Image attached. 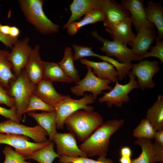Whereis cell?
<instances>
[{"instance_id":"obj_1","label":"cell","mask_w":163,"mask_h":163,"mask_svg":"<svg viewBox=\"0 0 163 163\" xmlns=\"http://www.w3.org/2000/svg\"><path fill=\"white\" fill-rule=\"evenodd\" d=\"M123 119L109 120L103 122L79 147L88 156L106 158L111 136L123 126Z\"/></svg>"},{"instance_id":"obj_2","label":"cell","mask_w":163,"mask_h":163,"mask_svg":"<svg viewBox=\"0 0 163 163\" xmlns=\"http://www.w3.org/2000/svg\"><path fill=\"white\" fill-rule=\"evenodd\" d=\"M103 122L102 117L98 112L82 110L68 117L64 125L78 141L82 142Z\"/></svg>"},{"instance_id":"obj_3","label":"cell","mask_w":163,"mask_h":163,"mask_svg":"<svg viewBox=\"0 0 163 163\" xmlns=\"http://www.w3.org/2000/svg\"><path fill=\"white\" fill-rule=\"evenodd\" d=\"M20 8L28 21L43 34L58 32L60 26L53 22L46 15L43 0H19Z\"/></svg>"},{"instance_id":"obj_4","label":"cell","mask_w":163,"mask_h":163,"mask_svg":"<svg viewBox=\"0 0 163 163\" xmlns=\"http://www.w3.org/2000/svg\"><path fill=\"white\" fill-rule=\"evenodd\" d=\"M36 85L29 79L24 69L10 85L8 93L14 99L17 114L20 121L22 115L25 113Z\"/></svg>"},{"instance_id":"obj_5","label":"cell","mask_w":163,"mask_h":163,"mask_svg":"<svg viewBox=\"0 0 163 163\" xmlns=\"http://www.w3.org/2000/svg\"><path fill=\"white\" fill-rule=\"evenodd\" d=\"M95 101L91 94H86L78 99L70 97L57 104L54 107L56 113L57 129H63L66 119L76 111L82 110H94V107L90 104Z\"/></svg>"},{"instance_id":"obj_6","label":"cell","mask_w":163,"mask_h":163,"mask_svg":"<svg viewBox=\"0 0 163 163\" xmlns=\"http://www.w3.org/2000/svg\"><path fill=\"white\" fill-rule=\"evenodd\" d=\"M91 34L94 38L103 44V46L99 49L105 53L106 56L116 58L120 62L126 65L132 64L133 61H140V57L126 45L117 41L105 39L95 30L92 32Z\"/></svg>"},{"instance_id":"obj_7","label":"cell","mask_w":163,"mask_h":163,"mask_svg":"<svg viewBox=\"0 0 163 163\" xmlns=\"http://www.w3.org/2000/svg\"><path fill=\"white\" fill-rule=\"evenodd\" d=\"M87 74L82 80L75 82L76 85L70 88V91L73 94L78 96H82L86 92L92 93L96 101L98 95L105 90L110 91L113 88L109 84L112 82L107 79L99 78L93 72L92 69L86 66Z\"/></svg>"},{"instance_id":"obj_8","label":"cell","mask_w":163,"mask_h":163,"mask_svg":"<svg viewBox=\"0 0 163 163\" xmlns=\"http://www.w3.org/2000/svg\"><path fill=\"white\" fill-rule=\"evenodd\" d=\"M128 75L129 81L127 83L121 84L118 81H116L114 86L108 92L104 93L103 96L99 99V102L106 103L107 107L110 108L113 106L121 107L124 103L129 101V93L139 88L135 75L130 73Z\"/></svg>"},{"instance_id":"obj_9","label":"cell","mask_w":163,"mask_h":163,"mask_svg":"<svg viewBox=\"0 0 163 163\" xmlns=\"http://www.w3.org/2000/svg\"><path fill=\"white\" fill-rule=\"evenodd\" d=\"M0 133L25 136L37 143H43L48 140L47 133L39 125L29 126L9 119L0 122Z\"/></svg>"},{"instance_id":"obj_10","label":"cell","mask_w":163,"mask_h":163,"mask_svg":"<svg viewBox=\"0 0 163 163\" xmlns=\"http://www.w3.org/2000/svg\"><path fill=\"white\" fill-rule=\"evenodd\" d=\"M160 70L158 61L144 60L133 63L130 73L137 78L139 88L143 91L155 87V84L153 78Z\"/></svg>"},{"instance_id":"obj_11","label":"cell","mask_w":163,"mask_h":163,"mask_svg":"<svg viewBox=\"0 0 163 163\" xmlns=\"http://www.w3.org/2000/svg\"><path fill=\"white\" fill-rule=\"evenodd\" d=\"M30 138L23 135L0 133V144H5L14 147L15 151L26 158L35 151L44 148L51 142L48 140L42 143L30 141Z\"/></svg>"},{"instance_id":"obj_12","label":"cell","mask_w":163,"mask_h":163,"mask_svg":"<svg viewBox=\"0 0 163 163\" xmlns=\"http://www.w3.org/2000/svg\"><path fill=\"white\" fill-rule=\"evenodd\" d=\"M134 142L140 146L142 151L138 157L131 160V163L163 162V145L145 138L137 139Z\"/></svg>"},{"instance_id":"obj_13","label":"cell","mask_w":163,"mask_h":163,"mask_svg":"<svg viewBox=\"0 0 163 163\" xmlns=\"http://www.w3.org/2000/svg\"><path fill=\"white\" fill-rule=\"evenodd\" d=\"M28 37L18 40L9 52L8 59L11 63L13 71L16 77L24 69L32 48L29 45Z\"/></svg>"},{"instance_id":"obj_14","label":"cell","mask_w":163,"mask_h":163,"mask_svg":"<svg viewBox=\"0 0 163 163\" xmlns=\"http://www.w3.org/2000/svg\"><path fill=\"white\" fill-rule=\"evenodd\" d=\"M52 142L56 145V152L60 156H65L72 158L87 156L78 146L75 136L70 132H57Z\"/></svg>"},{"instance_id":"obj_15","label":"cell","mask_w":163,"mask_h":163,"mask_svg":"<svg viewBox=\"0 0 163 163\" xmlns=\"http://www.w3.org/2000/svg\"><path fill=\"white\" fill-rule=\"evenodd\" d=\"M101 8L105 15L104 25L105 27L116 24L130 18L129 12L121 3L113 0H101Z\"/></svg>"},{"instance_id":"obj_16","label":"cell","mask_w":163,"mask_h":163,"mask_svg":"<svg viewBox=\"0 0 163 163\" xmlns=\"http://www.w3.org/2000/svg\"><path fill=\"white\" fill-rule=\"evenodd\" d=\"M121 4L129 13L132 24L137 32L142 27L155 29L154 25L147 19L142 0H122Z\"/></svg>"},{"instance_id":"obj_17","label":"cell","mask_w":163,"mask_h":163,"mask_svg":"<svg viewBox=\"0 0 163 163\" xmlns=\"http://www.w3.org/2000/svg\"><path fill=\"white\" fill-rule=\"evenodd\" d=\"M34 94L54 107L62 101L71 97L58 93L52 82L43 79L36 84Z\"/></svg>"},{"instance_id":"obj_18","label":"cell","mask_w":163,"mask_h":163,"mask_svg":"<svg viewBox=\"0 0 163 163\" xmlns=\"http://www.w3.org/2000/svg\"><path fill=\"white\" fill-rule=\"evenodd\" d=\"M132 24L130 17L116 24L105 27V29L113 40L131 46L136 37L132 30Z\"/></svg>"},{"instance_id":"obj_19","label":"cell","mask_w":163,"mask_h":163,"mask_svg":"<svg viewBox=\"0 0 163 163\" xmlns=\"http://www.w3.org/2000/svg\"><path fill=\"white\" fill-rule=\"evenodd\" d=\"M156 37V32L154 29L142 27L137 32V35L131 46L132 49L140 58L149 51Z\"/></svg>"},{"instance_id":"obj_20","label":"cell","mask_w":163,"mask_h":163,"mask_svg":"<svg viewBox=\"0 0 163 163\" xmlns=\"http://www.w3.org/2000/svg\"><path fill=\"white\" fill-rule=\"evenodd\" d=\"M40 47L36 45L32 49L24 69L30 81L37 84L43 79V61L39 53Z\"/></svg>"},{"instance_id":"obj_21","label":"cell","mask_w":163,"mask_h":163,"mask_svg":"<svg viewBox=\"0 0 163 163\" xmlns=\"http://www.w3.org/2000/svg\"><path fill=\"white\" fill-rule=\"evenodd\" d=\"M101 0H74L70 5L71 15L63 28L74 21H78L84 15L90 11L101 8Z\"/></svg>"},{"instance_id":"obj_22","label":"cell","mask_w":163,"mask_h":163,"mask_svg":"<svg viewBox=\"0 0 163 163\" xmlns=\"http://www.w3.org/2000/svg\"><path fill=\"white\" fill-rule=\"evenodd\" d=\"M81 63L93 69V73L102 79H107L115 82L118 81V73L114 66L107 62H94L83 58L79 60Z\"/></svg>"},{"instance_id":"obj_23","label":"cell","mask_w":163,"mask_h":163,"mask_svg":"<svg viewBox=\"0 0 163 163\" xmlns=\"http://www.w3.org/2000/svg\"><path fill=\"white\" fill-rule=\"evenodd\" d=\"M83 18L80 21H74L66 27L67 31L70 35L76 34L82 27L98 22H104L105 18L104 12L101 8L94 9L86 13Z\"/></svg>"},{"instance_id":"obj_24","label":"cell","mask_w":163,"mask_h":163,"mask_svg":"<svg viewBox=\"0 0 163 163\" xmlns=\"http://www.w3.org/2000/svg\"><path fill=\"white\" fill-rule=\"evenodd\" d=\"M28 115L34 119L38 125L47 133L49 140L52 142L56 129V113L55 110L41 113L29 112Z\"/></svg>"},{"instance_id":"obj_25","label":"cell","mask_w":163,"mask_h":163,"mask_svg":"<svg viewBox=\"0 0 163 163\" xmlns=\"http://www.w3.org/2000/svg\"><path fill=\"white\" fill-rule=\"evenodd\" d=\"M145 16L148 21L155 25L157 30L158 36L160 39L163 38V8L160 2L152 1L148 2L145 8Z\"/></svg>"},{"instance_id":"obj_26","label":"cell","mask_w":163,"mask_h":163,"mask_svg":"<svg viewBox=\"0 0 163 163\" xmlns=\"http://www.w3.org/2000/svg\"><path fill=\"white\" fill-rule=\"evenodd\" d=\"M43 79L51 82H72L65 73L58 63L43 61Z\"/></svg>"},{"instance_id":"obj_27","label":"cell","mask_w":163,"mask_h":163,"mask_svg":"<svg viewBox=\"0 0 163 163\" xmlns=\"http://www.w3.org/2000/svg\"><path fill=\"white\" fill-rule=\"evenodd\" d=\"M9 52L0 49V84L8 92L10 83L17 77L13 71L12 65L8 59Z\"/></svg>"},{"instance_id":"obj_28","label":"cell","mask_w":163,"mask_h":163,"mask_svg":"<svg viewBox=\"0 0 163 163\" xmlns=\"http://www.w3.org/2000/svg\"><path fill=\"white\" fill-rule=\"evenodd\" d=\"M156 131L163 130V96L159 95L156 101L147 111L145 118Z\"/></svg>"},{"instance_id":"obj_29","label":"cell","mask_w":163,"mask_h":163,"mask_svg":"<svg viewBox=\"0 0 163 163\" xmlns=\"http://www.w3.org/2000/svg\"><path fill=\"white\" fill-rule=\"evenodd\" d=\"M74 61L71 48L66 47L64 50L63 58L58 63L72 82H76L80 80V78L78 72L75 67Z\"/></svg>"},{"instance_id":"obj_30","label":"cell","mask_w":163,"mask_h":163,"mask_svg":"<svg viewBox=\"0 0 163 163\" xmlns=\"http://www.w3.org/2000/svg\"><path fill=\"white\" fill-rule=\"evenodd\" d=\"M54 143L51 142L46 146L35 151L26 158L39 163H53L55 158L60 157L54 151Z\"/></svg>"},{"instance_id":"obj_31","label":"cell","mask_w":163,"mask_h":163,"mask_svg":"<svg viewBox=\"0 0 163 163\" xmlns=\"http://www.w3.org/2000/svg\"><path fill=\"white\" fill-rule=\"evenodd\" d=\"M156 131L146 119H142L133 130V135L137 139H154Z\"/></svg>"},{"instance_id":"obj_32","label":"cell","mask_w":163,"mask_h":163,"mask_svg":"<svg viewBox=\"0 0 163 163\" xmlns=\"http://www.w3.org/2000/svg\"><path fill=\"white\" fill-rule=\"evenodd\" d=\"M36 110H40L45 112L55 110L54 107L47 104L33 94L30 98L25 113Z\"/></svg>"},{"instance_id":"obj_33","label":"cell","mask_w":163,"mask_h":163,"mask_svg":"<svg viewBox=\"0 0 163 163\" xmlns=\"http://www.w3.org/2000/svg\"><path fill=\"white\" fill-rule=\"evenodd\" d=\"M2 152L5 156L3 163H31L26 161L27 158L25 156L14 150L8 145L4 147Z\"/></svg>"},{"instance_id":"obj_34","label":"cell","mask_w":163,"mask_h":163,"mask_svg":"<svg viewBox=\"0 0 163 163\" xmlns=\"http://www.w3.org/2000/svg\"><path fill=\"white\" fill-rule=\"evenodd\" d=\"M155 40V46L152 47L149 51L141 56L140 61L147 58L154 57L159 59L162 63L163 62V40L157 36Z\"/></svg>"},{"instance_id":"obj_35","label":"cell","mask_w":163,"mask_h":163,"mask_svg":"<svg viewBox=\"0 0 163 163\" xmlns=\"http://www.w3.org/2000/svg\"><path fill=\"white\" fill-rule=\"evenodd\" d=\"M58 161L60 163H71L75 160H78L82 163H113L111 160L106 158L99 157L97 160L82 157L72 158L65 156H60Z\"/></svg>"},{"instance_id":"obj_36","label":"cell","mask_w":163,"mask_h":163,"mask_svg":"<svg viewBox=\"0 0 163 163\" xmlns=\"http://www.w3.org/2000/svg\"><path fill=\"white\" fill-rule=\"evenodd\" d=\"M74 53L73 58L74 61H77L87 57H93L94 53L92 48L87 46L73 44L72 46Z\"/></svg>"},{"instance_id":"obj_37","label":"cell","mask_w":163,"mask_h":163,"mask_svg":"<svg viewBox=\"0 0 163 163\" xmlns=\"http://www.w3.org/2000/svg\"><path fill=\"white\" fill-rule=\"evenodd\" d=\"M0 104H4L11 108L16 107L14 99L0 84Z\"/></svg>"},{"instance_id":"obj_38","label":"cell","mask_w":163,"mask_h":163,"mask_svg":"<svg viewBox=\"0 0 163 163\" xmlns=\"http://www.w3.org/2000/svg\"><path fill=\"white\" fill-rule=\"evenodd\" d=\"M0 115L18 123H20L16 113V107L7 109L0 106Z\"/></svg>"},{"instance_id":"obj_39","label":"cell","mask_w":163,"mask_h":163,"mask_svg":"<svg viewBox=\"0 0 163 163\" xmlns=\"http://www.w3.org/2000/svg\"><path fill=\"white\" fill-rule=\"evenodd\" d=\"M18 38H14L9 36L4 35L0 33V41L6 46L11 49Z\"/></svg>"},{"instance_id":"obj_40","label":"cell","mask_w":163,"mask_h":163,"mask_svg":"<svg viewBox=\"0 0 163 163\" xmlns=\"http://www.w3.org/2000/svg\"><path fill=\"white\" fill-rule=\"evenodd\" d=\"M19 29L15 26H11L9 36L14 38H18L20 34Z\"/></svg>"},{"instance_id":"obj_41","label":"cell","mask_w":163,"mask_h":163,"mask_svg":"<svg viewBox=\"0 0 163 163\" xmlns=\"http://www.w3.org/2000/svg\"><path fill=\"white\" fill-rule=\"evenodd\" d=\"M121 156L131 157L132 155V150L130 147L127 146L122 147L120 149Z\"/></svg>"},{"instance_id":"obj_42","label":"cell","mask_w":163,"mask_h":163,"mask_svg":"<svg viewBox=\"0 0 163 163\" xmlns=\"http://www.w3.org/2000/svg\"><path fill=\"white\" fill-rule=\"evenodd\" d=\"M11 26L8 25H2L0 22V33L5 36H9Z\"/></svg>"},{"instance_id":"obj_43","label":"cell","mask_w":163,"mask_h":163,"mask_svg":"<svg viewBox=\"0 0 163 163\" xmlns=\"http://www.w3.org/2000/svg\"><path fill=\"white\" fill-rule=\"evenodd\" d=\"M154 139L155 142L163 145V130L156 131Z\"/></svg>"},{"instance_id":"obj_44","label":"cell","mask_w":163,"mask_h":163,"mask_svg":"<svg viewBox=\"0 0 163 163\" xmlns=\"http://www.w3.org/2000/svg\"><path fill=\"white\" fill-rule=\"evenodd\" d=\"M131 157L121 156L119 161L120 163H131Z\"/></svg>"},{"instance_id":"obj_45","label":"cell","mask_w":163,"mask_h":163,"mask_svg":"<svg viewBox=\"0 0 163 163\" xmlns=\"http://www.w3.org/2000/svg\"><path fill=\"white\" fill-rule=\"evenodd\" d=\"M71 163H82L81 161L78 160H75L73 162H72Z\"/></svg>"}]
</instances>
